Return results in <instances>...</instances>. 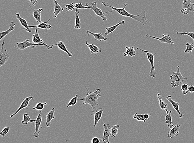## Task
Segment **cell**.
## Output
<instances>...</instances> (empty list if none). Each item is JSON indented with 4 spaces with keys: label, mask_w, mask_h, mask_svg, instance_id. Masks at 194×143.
<instances>
[{
    "label": "cell",
    "mask_w": 194,
    "mask_h": 143,
    "mask_svg": "<svg viewBox=\"0 0 194 143\" xmlns=\"http://www.w3.org/2000/svg\"><path fill=\"white\" fill-rule=\"evenodd\" d=\"M102 5L109 7L112 9L113 11L117 12L118 14L121 16L125 17H130L133 19L134 20L137 21L139 22L141 24L144 25L146 23H147V20L146 17V13L144 10H143L140 14L137 15H134L126 11L125 8L126 6L128 5L127 3H124V7L122 9H118V8H116V7L113 6H112L110 5L109 3L106 2H102Z\"/></svg>",
    "instance_id": "cell-1"
},
{
    "label": "cell",
    "mask_w": 194,
    "mask_h": 143,
    "mask_svg": "<svg viewBox=\"0 0 194 143\" xmlns=\"http://www.w3.org/2000/svg\"><path fill=\"white\" fill-rule=\"evenodd\" d=\"M88 92L86 94V96L84 98L79 99V100L82 101L83 104H88L91 105L92 108V112L94 114L103 109L100 106L98 102V99L99 97L102 96V93L100 89H96L93 92L89 91L87 88H86Z\"/></svg>",
    "instance_id": "cell-2"
},
{
    "label": "cell",
    "mask_w": 194,
    "mask_h": 143,
    "mask_svg": "<svg viewBox=\"0 0 194 143\" xmlns=\"http://www.w3.org/2000/svg\"><path fill=\"white\" fill-rule=\"evenodd\" d=\"M170 77V79L172 81L171 82V86L173 88L179 86L180 84L183 83L185 80L188 79L187 78L183 77L181 74L179 66L177 67V72H173Z\"/></svg>",
    "instance_id": "cell-3"
},
{
    "label": "cell",
    "mask_w": 194,
    "mask_h": 143,
    "mask_svg": "<svg viewBox=\"0 0 194 143\" xmlns=\"http://www.w3.org/2000/svg\"><path fill=\"white\" fill-rule=\"evenodd\" d=\"M136 49H138V50L143 51V52H144V53H145L146 54L147 59L148 61H149V62H150L151 65V70H150V73H149V75L152 77V78H155V77H156V69L155 68V66H154L155 55L149 52V51H147L143 50V49H140L139 48H137Z\"/></svg>",
    "instance_id": "cell-4"
},
{
    "label": "cell",
    "mask_w": 194,
    "mask_h": 143,
    "mask_svg": "<svg viewBox=\"0 0 194 143\" xmlns=\"http://www.w3.org/2000/svg\"><path fill=\"white\" fill-rule=\"evenodd\" d=\"M38 46H44L43 44H35L34 43H30L29 42V39H28L26 40L24 42H21V43H17L16 45L15 46V47L17 49L20 50H25L27 48L31 47V49H34Z\"/></svg>",
    "instance_id": "cell-5"
},
{
    "label": "cell",
    "mask_w": 194,
    "mask_h": 143,
    "mask_svg": "<svg viewBox=\"0 0 194 143\" xmlns=\"http://www.w3.org/2000/svg\"><path fill=\"white\" fill-rule=\"evenodd\" d=\"M10 56L7 52L6 49L5 41L3 40L2 44V49L0 52V67L5 65L7 61L9 60Z\"/></svg>",
    "instance_id": "cell-6"
},
{
    "label": "cell",
    "mask_w": 194,
    "mask_h": 143,
    "mask_svg": "<svg viewBox=\"0 0 194 143\" xmlns=\"http://www.w3.org/2000/svg\"><path fill=\"white\" fill-rule=\"evenodd\" d=\"M194 3H191V0H184L181 13L185 15H187L189 13H194Z\"/></svg>",
    "instance_id": "cell-7"
},
{
    "label": "cell",
    "mask_w": 194,
    "mask_h": 143,
    "mask_svg": "<svg viewBox=\"0 0 194 143\" xmlns=\"http://www.w3.org/2000/svg\"><path fill=\"white\" fill-rule=\"evenodd\" d=\"M91 5H89L88 3H87L85 4V6L89 7V9L92 10L96 16H99L102 18L103 21H106L107 20V17L104 16V13H103L101 9L97 6V3L96 2H93L91 3Z\"/></svg>",
    "instance_id": "cell-8"
},
{
    "label": "cell",
    "mask_w": 194,
    "mask_h": 143,
    "mask_svg": "<svg viewBox=\"0 0 194 143\" xmlns=\"http://www.w3.org/2000/svg\"><path fill=\"white\" fill-rule=\"evenodd\" d=\"M31 100L35 101L33 97H27V98H26L25 99H24V101L22 102V103H21V106L16 111L15 113L10 116V118H13L21 110L23 109L26 108V110H28V107L30 106V105H29V103Z\"/></svg>",
    "instance_id": "cell-9"
},
{
    "label": "cell",
    "mask_w": 194,
    "mask_h": 143,
    "mask_svg": "<svg viewBox=\"0 0 194 143\" xmlns=\"http://www.w3.org/2000/svg\"><path fill=\"white\" fill-rule=\"evenodd\" d=\"M146 37L147 38H153L154 39L159 40L161 43H166L169 44H173L174 42H172L171 38H170V35L169 34L165 33L162 35V37L161 38H158L155 37H153L151 35H149L146 34Z\"/></svg>",
    "instance_id": "cell-10"
},
{
    "label": "cell",
    "mask_w": 194,
    "mask_h": 143,
    "mask_svg": "<svg viewBox=\"0 0 194 143\" xmlns=\"http://www.w3.org/2000/svg\"><path fill=\"white\" fill-rule=\"evenodd\" d=\"M42 119V111H40L35 122V130L34 132L33 136L35 138H38L39 136L40 132H41L40 128H42V127L41 126Z\"/></svg>",
    "instance_id": "cell-11"
},
{
    "label": "cell",
    "mask_w": 194,
    "mask_h": 143,
    "mask_svg": "<svg viewBox=\"0 0 194 143\" xmlns=\"http://www.w3.org/2000/svg\"><path fill=\"white\" fill-rule=\"evenodd\" d=\"M104 131L103 137L101 138L100 140H102L103 143H110L109 138L110 135V127L109 124H104L103 125Z\"/></svg>",
    "instance_id": "cell-12"
},
{
    "label": "cell",
    "mask_w": 194,
    "mask_h": 143,
    "mask_svg": "<svg viewBox=\"0 0 194 143\" xmlns=\"http://www.w3.org/2000/svg\"><path fill=\"white\" fill-rule=\"evenodd\" d=\"M32 41L33 43H35V44H43L44 46L46 47L48 49H52L53 47L54 46L53 45H52L51 46L47 45L43 42V40L40 37L39 34L38 33V30L37 29H36L35 34L32 35Z\"/></svg>",
    "instance_id": "cell-13"
},
{
    "label": "cell",
    "mask_w": 194,
    "mask_h": 143,
    "mask_svg": "<svg viewBox=\"0 0 194 143\" xmlns=\"http://www.w3.org/2000/svg\"><path fill=\"white\" fill-rule=\"evenodd\" d=\"M172 96H169L166 97L167 100L168 102H169L171 103L172 104L173 107L174 109L176 110V112L178 114V117L179 118H183L184 117V115H183L182 112H181L180 111L179 109V104L178 103L174 101L171 98Z\"/></svg>",
    "instance_id": "cell-14"
},
{
    "label": "cell",
    "mask_w": 194,
    "mask_h": 143,
    "mask_svg": "<svg viewBox=\"0 0 194 143\" xmlns=\"http://www.w3.org/2000/svg\"><path fill=\"white\" fill-rule=\"evenodd\" d=\"M55 108H52L50 111L47 112L46 114L45 118H46L47 121L46 125L47 127H49L51 125V121L52 119H55L54 113Z\"/></svg>",
    "instance_id": "cell-15"
},
{
    "label": "cell",
    "mask_w": 194,
    "mask_h": 143,
    "mask_svg": "<svg viewBox=\"0 0 194 143\" xmlns=\"http://www.w3.org/2000/svg\"><path fill=\"white\" fill-rule=\"evenodd\" d=\"M16 17L17 19L19 21L20 23H21V25L23 27V29L25 30L27 32H32L31 28H30L29 25H28V22L26 20L22 18L20 16L19 13H17L16 14Z\"/></svg>",
    "instance_id": "cell-16"
},
{
    "label": "cell",
    "mask_w": 194,
    "mask_h": 143,
    "mask_svg": "<svg viewBox=\"0 0 194 143\" xmlns=\"http://www.w3.org/2000/svg\"><path fill=\"white\" fill-rule=\"evenodd\" d=\"M181 126V124H177L174 127H173L170 131H168L167 136L170 138H173L174 137L177 136Z\"/></svg>",
    "instance_id": "cell-17"
},
{
    "label": "cell",
    "mask_w": 194,
    "mask_h": 143,
    "mask_svg": "<svg viewBox=\"0 0 194 143\" xmlns=\"http://www.w3.org/2000/svg\"><path fill=\"white\" fill-rule=\"evenodd\" d=\"M86 33L88 36L90 35H92L95 37V40L99 41L102 42V41H106L107 40V37H103L102 33H95L91 32L89 30H86L85 31Z\"/></svg>",
    "instance_id": "cell-18"
},
{
    "label": "cell",
    "mask_w": 194,
    "mask_h": 143,
    "mask_svg": "<svg viewBox=\"0 0 194 143\" xmlns=\"http://www.w3.org/2000/svg\"><path fill=\"white\" fill-rule=\"evenodd\" d=\"M86 45L90 50V52L92 55H97L99 53L102 51V49H99L96 46L93 44H89L88 42H86Z\"/></svg>",
    "instance_id": "cell-19"
},
{
    "label": "cell",
    "mask_w": 194,
    "mask_h": 143,
    "mask_svg": "<svg viewBox=\"0 0 194 143\" xmlns=\"http://www.w3.org/2000/svg\"><path fill=\"white\" fill-rule=\"evenodd\" d=\"M50 20V19H49L47 22H42V23H39V24L37 25H31L29 26L30 28H36V29L37 28H40L41 29H47V30H50V28H51V25L49 24V22Z\"/></svg>",
    "instance_id": "cell-20"
},
{
    "label": "cell",
    "mask_w": 194,
    "mask_h": 143,
    "mask_svg": "<svg viewBox=\"0 0 194 143\" xmlns=\"http://www.w3.org/2000/svg\"><path fill=\"white\" fill-rule=\"evenodd\" d=\"M125 22V20H122L119 22L118 23H117V24H116V25L113 26L112 27H109V28H106L105 29L106 31L105 33V36H107V35H109V34L111 33L114 32V31H115V30H116V28H117L119 26L124 24Z\"/></svg>",
    "instance_id": "cell-21"
},
{
    "label": "cell",
    "mask_w": 194,
    "mask_h": 143,
    "mask_svg": "<svg viewBox=\"0 0 194 143\" xmlns=\"http://www.w3.org/2000/svg\"><path fill=\"white\" fill-rule=\"evenodd\" d=\"M43 9H39L37 10H33V16L34 18L36 20L37 23H42V16H41V12L43 11Z\"/></svg>",
    "instance_id": "cell-22"
},
{
    "label": "cell",
    "mask_w": 194,
    "mask_h": 143,
    "mask_svg": "<svg viewBox=\"0 0 194 143\" xmlns=\"http://www.w3.org/2000/svg\"><path fill=\"white\" fill-rule=\"evenodd\" d=\"M53 45L57 46L60 50L64 51V52H65V53H66L68 55V56H69V57H72V56H73V54L71 53L68 50L66 47L65 46V44H64V43H63V42L60 41V42H57V44H54Z\"/></svg>",
    "instance_id": "cell-23"
},
{
    "label": "cell",
    "mask_w": 194,
    "mask_h": 143,
    "mask_svg": "<svg viewBox=\"0 0 194 143\" xmlns=\"http://www.w3.org/2000/svg\"><path fill=\"white\" fill-rule=\"evenodd\" d=\"M16 25V24L13 22H12L11 24H10V28H9V30L6 31L1 32L0 33V40H2L6 35H9L10 32L15 30Z\"/></svg>",
    "instance_id": "cell-24"
},
{
    "label": "cell",
    "mask_w": 194,
    "mask_h": 143,
    "mask_svg": "<svg viewBox=\"0 0 194 143\" xmlns=\"http://www.w3.org/2000/svg\"><path fill=\"white\" fill-rule=\"evenodd\" d=\"M126 51L123 54V56L125 58L127 56H130L133 57L135 56L136 55V50L134 49V47H125Z\"/></svg>",
    "instance_id": "cell-25"
},
{
    "label": "cell",
    "mask_w": 194,
    "mask_h": 143,
    "mask_svg": "<svg viewBox=\"0 0 194 143\" xmlns=\"http://www.w3.org/2000/svg\"><path fill=\"white\" fill-rule=\"evenodd\" d=\"M54 3L55 4L54 11V12L53 17L56 18L58 16L59 14L62 13L64 9L62 8L61 6L58 4V2L56 0H54Z\"/></svg>",
    "instance_id": "cell-26"
},
{
    "label": "cell",
    "mask_w": 194,
    "mask_h": 143,
    "mask_svg": "<svg viewBox=\"0 0 194 143\" xmlns=\"http://www.w3.org/2000/svg\"><path fill=\"white\" fill-rule=\"evenodd\" d=\"M157 98H158L159 103V105L161 109H162L163 111H166L167 114H168L169 113L167 109L168 104L164 102L162 100V97L160 94H157Z\"/></svg>",
    "instance_id": "cell-27"
},
{
    "label": "cell",
    "mask_w": 194,
    "mask_h": 143,
    "mask_svg": "<svg viewBox=\"0 0 194 143\" xmlns=\"http://www.w3.org/2000/svg\"><path fill=\"white\" fill-rule=\"evenodd\" d=\"M103 110L102 109L98 111L94 114V127L97 126V124L99 120L102 118V114H103Z\"/></svg>",
    "instance_id": "cell-28"
},
{
    "label": "cell",
    "mask_w": 194,
    "mask_h": 143,
    "mask_svg": "<svg viewBox=\"0 0 194 143\" xmlns=\"http://www.w3.org/2000/svg\"><path fill=\"white\" fill-rule=\"evenodd\" d=\"M172 111H169V113L166 116L165 123L167 124L168 127L170 129H172L174 126L172 121V116H171Z\"/></svg>",
    "instance_id": "cell-29"
},
{
    "label": "cell",
    "mask_w": 194,
    "mask_h": 143,
    "mask_svg": "<svg viewBox=\"0 0 194 143\" xmlns=\"http://www.w3.org/2000/svg\"><path fill=\"white\" fill-rule=\"evenodd\" d=\"M80 10L78 9H76L75 12V16H76V24H75V29L76 30H80L81 29L80 20L79 17V14Z\"/></svg>",
    "instance_id": "cell-30"
},
{
    "label": "cell",
    "mask_w": 194,
    "mask_h": 143,
    "mask_svg": "<svg viewBox=\"0 0 194 143\" xmlns=\"http://www.w3.org/2000/svg\"><path fill=\"white\" fill-rule=\"evenodd\" d=\"M36 120L35 119H32L30 118L29 114L28 113H24L23 115V119L21 122L22 125H27L28 123L35 122Z\"/></svg>",
    "instance_id": "cell-31"
},
{
    "label": "cell",
    "mask_w": 194,
    "mask_h": 143,
    "mask_svg": "<svg viewBox=\"0 0 194 143\" xmlns=\"http://www.w3.org/2000/svg\"><path fill=\"white\" fill-rule=\"evenodd\" d=\"M119 127V125H114L112 127H111L110 128V137L111 138H115L117 135Z\"/></svg>",
    "instance_id": "cell-32"
},
{
    "label": "cell",
    "mask_w": 194,
    "mask_h": 143,
    "mask_svg": "<svg viewBox=\"0 0 194 143\" xmlns=\"http://www.w3.org/2000/svg\"><path fill=\"white\" fill-rule=\"evenodd\" d=\"M79 98V96L78 94H76L75 97H73L70 100L69 103L66 105V107L67 108L71 106H73L76 105L77 104V101H78Z\"/></svg>",
    "instance_id": "cell-33"
},
{
    "label": "cell",
    "mask_w": 194,
    "mask_h": 143,
    "mask_svg": "<svg viewBox=\"0 0 194 143\" xmlns=\"http://www.w3.org/2000/svg\"><path fill=\"white\" fill-rule=\"evenodd\" d=\"M133 118L134 119H136L138 121L140 122L142 121L143 122H145L146 121V119L144 118L143 114H138L137 112H136L133 116Z\"/></svg>",
    "instance_id": "cell-34"
},
{
    "label": "cell",
    "mask_w": 194,
    "mask_h": 143,
    "mask_svg": "<svg viewBox=\"0 0 194 143\" xmlns=\"http://www.w3.org/2000/svg\"><path fill=\"white\" fill-rule=\"evenodd\" d=\"M47 103H39L36 104L35 107L32 108L33 110H36L38 111H42L44 108V106L47 105Z\"/></svg>",
    "instance_id": "cell-35"
},
{
    "label": "cell",
    "mask_w": 194,
    "mask_h": 143,
    "mask_svg": "<svg viewBox=\"0 0 194 143\" xmlns=\"http://www.w3.org/2000/svg\"><path fill=\"white\" fill-rule=\"evenodd\" d=\"M186 48L185 51H184V52L185 53H189L191 52L194 49L193 43L190 44L189 43H188L186 44Z\"/></svg>",
    "instance_id": "cell-36"
},
{
    "label": "cell",
    "mask_w": 194,
    "mask_h": 143,
    "mask_svg": "<svg viewBox=\"0 0 194 143\" xmlns=\"http://www.w3.org/2000/svg\"><path fill=\"white\" fill-rule=\"evenodd\" d=\"M188 85L187 83H184L182 85L181 90L183 94L184 95H186L189 92L188 91Z\"/></svg>",
    "instance_id": "cell-37"
},
{
    "label": "cell",
    "mask_w": 194,
    "mask_h": 143,
    "mask_svg": "<svg viewBox=\"0 0 194 143\" xmlns=\"http://www.w3.org/2000/svg\"><path fill=\"white\" fill-rule=\"evenodd\" d=\"M9 131H10V127H6L0 133V135H1V136L4 138L8 134Z\"/></svg>",
    "instance_id": "cell-38"
},
{
    "label": "cell",
    "mask_w": 194,
    "mask_h": 143,
    "mask_svg": "<svg viewBox=\"0 0 194 143\" xmlns=\"http://www.w3.org/2000/svg\"><path fill=\"white\" fill-rule=\"evenodd\" d=\"M66 8V11H73L74 9H76L75 5L73 3H70V4L66 5L65 6Z\"/></svg>",
    "instance_id": "cell-39"
},
{
    "label": "cell",
    "mask_w": 194,
    "mask_h": 143,
    "mask_svg": "<svg viewBox=\"0 0 194 143\" xmlns=\"http://www.w3.org/2000/svg\"><path fill=\"white\" fill-rule=\"evenodd\" d=\"M176 34H177V35H188V36H189L190 37H191L193 39L194 41V33L193 32H176Z\"/></svg>",
    "instance_id": "cell-40"
},
{
    "label": "cell",
    "mask_w": 194,
    "mask_h": 143,
    "mask_svg": "<svg viewBox=\"0 0 194 143\" xmlns=\"http://www.w3.org/2000/svg\"><path fill=\"white\" fill-rule=\"evenodd\" d=\"M75 7H76V9H89V8L88 7L86 6H83L82 3H77L75 4Z\"/></svg>",
    "instance_id": "cell-41"
},
{
    "label": "cell",
    "mask_w": 194,
    "mask_h": 143,
    "mask_svg": "<svg viewBox=\"0 0 194 143\" xmlns=\"http://www.w3.org/2000/svg\"><path fill=\"white\" fill-rule=\"evenodd\" d=\"M100 139L98 137H94L91 139V143H100Z\"/></svg>",
    "instance_id": "cell-42"
},
{
    "label": "cell",
    "mask_w": 194,
    "mask_h": 143,
    "mask_svg": "<svg viewBox=\"0 0 194 143\" xmlns=\"http://www.w3.org/2000/svg\"><path fill=\"white\" fill-rule=\"evenodd\" d=\"M28 1L30 2V4H29V7L30 8L36 6V3L37 2V0H28Z\"/></svg>",
    "instance_id": "cell-43"
},
{
    "label": "cell",
    "mask_w": 194,
    "mask_h": 143,
    "mask_svg": "<svg viewBox=\"0 0 194 143\" xmlns=\"http://www.w3.org/2000/svg\"><path fill=\"white\" fill-rule=\"evenodd\" d=\"M188 91L189 92L193 93L194 92V86L191 85L188 87Z\"/></svg>",
    "instance_id": "cell-44"
},
{
    "label": "cell",
    "mask_w": 194,
    "mask_h": 143,
    "mask_svg": "<svg viewBox=\"0 0 194 143\" xmlns=\"http://www.w3.org/2000/svg\"><path fill=\"white\" fill-rule=\"evenodd\" d=\"M151 115V114H145L143 115L144 118H145V119H146V120L149 119V117H150Z\"/></svg>",
    "instance_id": "cell-45"
}]
</instances>
